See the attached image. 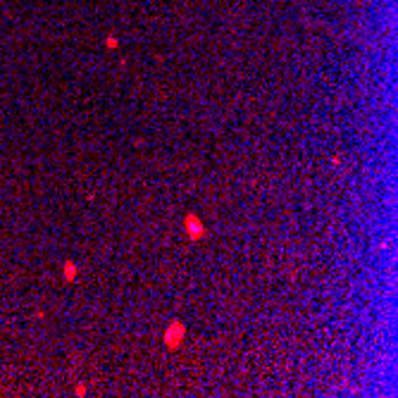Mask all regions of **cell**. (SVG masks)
<instances>
[{"mask_svg": "<svg viewBox=\"0 0 398 398\" xmlns=\"http://www.w3.org/2000/svg\"><path fill=\"white\" fill-rule=\"evenodd\" d=\"M184 336H186V327H184V322H172L170 327H167V332H165V346L167 348H179L184 341Z\"/></svg>", "mask_w": 398, "mask_h": 398, "instance_id": "1", "label": "cell"}, {"mask_svg": "<svg viewBox=\"0 0 398 398\" xmlns=\"http://www.w3.org/2000/svg\"><path fill=\"white\" fill-rule=\"evenodd\" d=\"M184 226H186V231H189L191 241H200V238L205 236V226H203V222H200L196 215H186V219H184Z\"/></svg>", "mask_w": 398, "mask_h": 398, "instance_id": "2", "label": "cell"}, {"mask_svg": "<svg viewBox=\"0 0 398 398\" xmlns=\"http://www.w3.org/2000/svg\"><path fill=\"white\" fill-rule=\"evenodd\" d=\"M62 272H65V279L67 281H74L76 279V272H79V269H76V265L72 262V260H67L65 267H62Z\"/></svg>", "mask_w": 398, "mask_h": 398, "instance_id": "3", "label": "cell"}]
</instances>
